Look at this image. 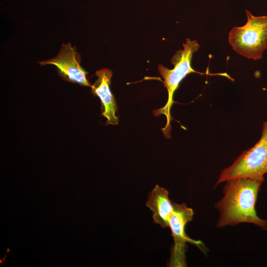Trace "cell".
Returning a JSON list of instances; mask_svg holds the SVG:
<instances>
[{
    "label": "cell",
    "instance_id": "obj_1",
    "mask_svg": "<svg viewBox=\"0 0 267 267\" xmlns=\"http://www.w3.org/2000/svg\"><path fill=\"white\" fill-rule=\"evenodd\" d=\"M264 180L265 178H241L225 181L223 196L215 204L220 213L217 226L221 228L247 222L267 230V221L260 218L255 208Z\"/></svg>",
    "mask_w": 267,
    "mask_h": 267
},
{
    "label": "cell",
    "instance_id": "obj_2",
    "mask_svg": "<svg viewBox=\"0 0 267 267\" xmlns=\"http://www.w3.org/2000/svg\"><path fill=\"white\" fill-rule=\"evenodd\" d=\"M183 49L178 50L173 55L171 63L174 67L169 69L162 65H159L158 70L164 79L163 83L168 91V100L165 105L157 110L153 111V114L158 116L160 114L166 116L167 123L165 127L162 129L165 137H170L171 126L170 121L172 120L170 110L174 103V94L178 89L180 83L188 74L192 73L200 75H220L225 76L229 79L233 80L226 73L210 74L201 73L195 71L191 66V59L193 53L198 50L200 45L196 41H191L187 38L183 44Z\"/></svg>",
    "mask_w": 267,
    "mask_h": 267
},
{
    "label": "cell",
    "instance_id": "obj_3",
    "mask_svg": "<svg viewBox=\"0 0 267 267\" xmlns=\"http://www.w3.org/2000/svg\"><path fill=\"white\" fill-rule=\"evenodd\" d=\"M246 13V24L231 30L228 42L239 54L259 60L267 49V15L255 16L248 10Z\"/></svg>",
    "mask_w": 267,
    "mask_h": 267
},
{
    "label": "cell",
    "instance_id": "obj_4",
    "mask_svg": "<svg viewBox=\"0 0 267 267\" xmlns=\"http://www.w3.org/2000/svg\"><path fill=\"white\" fill-rule=\"evenodd\" d=\"M267 173V121L264 122L260 139L243 151L232 165L222 171L215 186L241 178H264Z\"/></svg>",
    "mask_w": 267,
    "mask_h": 267
},
{
    "label": "cell",
    "instance_id": "obj_5",
    "mask_svg": "<svg viewBox=\"0 0 267 267\" xmlns=\"http://www.w3.org/2000/svg\"><path fill=\"white\" fill-rule=\"evenodd\" d=\"M193 215V209L187 207L185 203L178 204L175 202L174 211L169 222L174 245L171 250L168 267H186V243L194 244L203 252H206V248L202 241L190 238L185 233V225L188 222L192 221Z\"/></svg>",
    "mask_w": 267,
    "mask_h": 267
},
{
    "label": "cell",
    "instance_id": "obj_6",
    "mask_svg": "<svg viewBox=\"0 0 267 267\" xmlns=\"http://www.w3.org/2000/svg\"><path fill=\"white\" fill-rule=\"evenodd\" d=\"M81 55L77 51L76 47L68 42L61 45L55 57L39 63L41 66H55L58 75L65 81L91 88L92 85L87 78L88 72L81 66Z\"/></svg>",
    "mask_w": 267,
    "mask_h": 267
},
{
    "label": "cell",
    "instance_id": "obj_7",
    "mask_svg": "<svg viewBox=\"0 0 267 267\" xmlns=\"http://www.w3.org/2000/svg\"><path fill=\"white\" fill-rule=\"evenodd\" d=\"M112 71L108 68H102L97 71L95 75L97 77L91 86V93L98 96L101 103V115L107 119L106 125H116L118 118L116 115L117 103L110 88Z\"/></svg>",
    "mask_w": 267,
    "mask_h": 267
},
{
    "label": "cell",
    "instance_id": "obj_8",
    "mask_svg": "<svg viewBox=\"0 0 267 267\" xmlns=\"http://www.w3.org/2000/svg\"><path fill=\"white\" fill-rule=\"evenodd\" d=\"M175 202L171 200L168 191L156 185L148 195L146 205L152 212L154 223L163 228L169 227V222L174 209Z\"/></svg>",
    "mask_w": 267,
    "mask_h": 267
}]
</instances>
